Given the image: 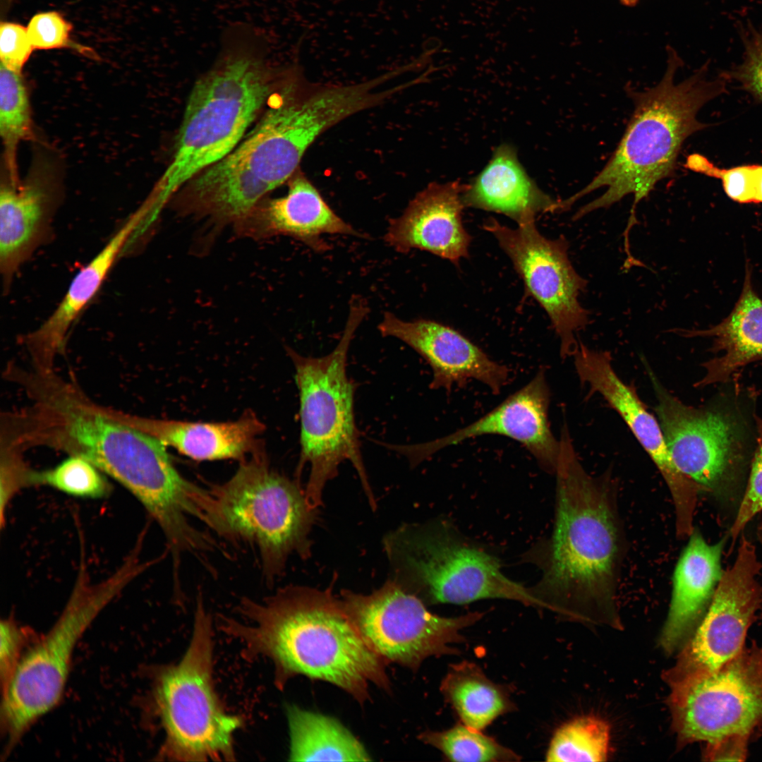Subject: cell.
Segmentation results:
<instances>
[{
    "instance_id": "1",
    "label": "cell",
    "mask_w": 762,
    "mask_h": 762,
    "mask_svg": "<svg viewBox=\"0 0 762 762\" xmlns=\"http://www.w3.org/2000/svg\"><path fill=\"white\" fill-rule=\"evenodd\" d=\"M30 405L5 419L4 436L20 449L47 446L83 457L127 488L150 514L163 513L183 496L187 479L166 446L126 422L122 413L98 406L54 371L18 370Z\"/></svg>"
},
{
    "instance_id": "2",
    "label": "cell",
    "mask_w": 762,
    "mask_h": 762,
    "mask_svg": "<svg viewBox=\"0 0 762 762\" xmlns=\"http://www.w3.org/2000/svg\"><path fill=\"white\" fill-rule=\"evenodd\" d=\"M556 512L550 537L522 557L541 572L528 587L538 607L565 617L615 622L622 541L613 486L584 469L566 423L561 430Z\"/></svg>"
},
{
    "instance_id": "3",
    "label": "cell",
    "mask_w": 762,
    "mask_h": 762,
    "mask_svg": "<svg viewBox=\"0 0 762 762\" xmlns=\"http://www.w3.org/2000/svg\"><path fill=\"white\" fill-rule=\"evenodd\" d=\"M244 624L226 619L228 632L270 658L282 686L298 675L331 683L363 704L368 684L389 691L387 663L368 645L331 588L288 586L258 603L243 598Z\"/></svg>"
},
{
    "instance_id": "4",
    "label": "cell",
    "mask_w": 762,
    "mask_h": 762,
    "mask_svg": "<svg viewBox=\"0 0 762 762\" xmlns=\"http://www.w3.org/2000/svg\"><path fill=\"white\" fill-rule=\"evenodd\" d=\"M667 69L655 86L638 92L627 90L634 110L608 162L587 186L563 200L566 210L592 191L606 188L604 193L576 212L574 219L577 220L632 194L634 204L624 232L625 241H628L629 229L636 222V206L648 196L658 181L673 174L685 140L709 126L697 119L698 111L727 92L728 80L722 75L709 78L708 63L676 84L675 73L682 61L671 47L667 48Z\"/></svg>"
},
{
    "instance_id": "5",
    "label": "cell",
    "mask_w": 762,
    "mask_h": 762,
    "mask_svg": "<svg viewBox=\"0 0 762 762\" xmlns=\"http://www.w3.org/2000/svg\"><path fill=\"white\" fill-rule=\"evenodd\" d=\"M221 45L215 64L188 99L172 159L152 196L157 210L237 146L280 73L267 66L265 37L250 24L227 28Z\"/></svg>"
},
{
    "instance_id": "6",
    "label": "cell",
    "mask_w": 762,
    "mask_h": 762,
    "mask_svg": "<svg viewBox=\"0 0 762 762\" xmlns=\"http://www.w3.org/2000/svg\"><path fill=\"white\" fill-rule=\"evenodd\" d=\"M317 138L313 119L289 95L229 155L188 183L181 210L216 227L234 226L290 179Z\"/></svg>"
},
{
    "instance_id": "7",
    "label": "cell",
    "mask_w": 762,
    "mask_h": 762,
    "mask_svg": "<svg viewBox=\"0 0 762 762\" xmlns=\"http://www.w3.org/2000/svg\"><path fill=\"white\" fill-rule=\"evenodd\" d=\"M368 311L366 301L361 297L351 299L339 341L325 356H303L286 348L295 368L300 403L301 452L297 476L298 480L303 468L309 466L305 492L308 503L315 509L322 504L326 484L337 476L339 466L344 461H350L355 468L369 504L373 509L376 508L356 424V386L346 370L351 342Z\"/></svg>"
},
{
    "instance_id": "8",
    "label": "cell",
    "mask_w": 762,
    "mask_h": 762,
    "mask_svg": "<svg viewBox=\"0 0 762 762\" xmlns=\"http://www.w3.org/2000/svg\"><path fill=\"white\" fill-rule=\"evenodd\" d=\"M242 461L229 480L210 487L207 526L230 543L255 550L262 576L272 584L291 555L310 557L318 509L308 503L300 481L271 468L260 450Z\"/></svg>"
},
{
    "instance_id": "9",
    "label": "cell",
    "mask_w": 762,
    "mask_h": 762,
    "mask_svg": "<svg viewBox=\"0 0 762 762\" xmlns=\"http://www.w3.org/2000/svg\"><path fill=\"white\" fill-rule=\"evenodd\" d=\"M382 543L389 579L425 605L506 599L538 607L528 587L502 572L497 557L445 519L403 524Z\"/></svg>"
},
{
    "instance_id": "10",
    "label": "cell",
    "mask_w": 762,
    "mask_h": 762,
    "mask_svg": "<svg viewBox=\"0 0 762 762\" xmlns=\"http://www.w3.org/2000/svg\"><path fill=\"white\" fill-rule=\"evenodd\" d=\"M211 625L198 598L190 646L159 675L155 689L165 732L163 755L176 761L232 760V737L241 720L226 714L213 689Z\"/></svg>"
},
{
    "instance_id": "11",
    "label": "cell",
    "mask_w": 762,
    "mask_h": 762,
    "mask_svg": "<svg viewBox=\"0 0 762 762\" xmlns=\"http://www.w3.org/2000/svg\"><path fill=\"white\" fill-rule=\"evenodd\" d=\"M135 575L125 564L96 586L78 583L50 630L25 651L2 689L1 723L7 751L60 701L75 647L100 611Z\"/></svg>"
},
{
    "instance_id": "12",
    "label": "cell",
    "mask_w": 762,
    "mask_h": 762,
    "mask_svg": "<svg viewBox=\"0 0 762 762\" xmlns=\"http://www.w3.org/2000/svg\"><path fill=\"white\" fill-rule=\"evenodd\" d=\"M665 677L679 745L751 736L762 725V647L756 643L710 674Z\"/></svg>"
},
{
    "instance_id": "13",
    "label": "cell",
    "mask_w": 762,
    "mask_h": 762,
    "mask_svg": "<svg viewBox=\"0 0 762 762\" xmlns=\"http://www.w3.org/2000/svg\"><path fill=\"white\" fill-rule=\"evenodd\" d=\"M344 608L368 645L387 663L416 671L432 656L456 655L452 644L466 641L461 630L483 616L471 612L445 617L430 612L392 579L370 594L341 592Z\"/></svg>"
},
{
    "instance_id": "14",
    "label": "cell",
    "mask_w": 762,
    "mask_h": 762,
    "mask_svg": "<svg viewBox=\"0 0 762 762\" xmlns=\"http://www.w3.org/2000/svg\"><path fill=\"white\" fill-rule=\"evenodd\" d=\"M511 260L527 293L548 314L560 340V354L573 356L579 343L575 333L588 322V311L579 301L587 281L568 257L569 243L550 239L531 222L510 228L490 218L483 225Z\"/></svg>"
},
{
    "instance_id": "15",
    "label": "cell",
    "mask_w": 762,
    "mask_h": 762,
    "mask_svg": "<svg viewBox=\"0 0 762 762\" xmlns=\"http://www.w3.org/2000/svg\"><path fill=\"white\" fill-rule=\"evenodd\" d=\"M655 407L671 459L679 472L700 490L720 493L735 478L742 460L736 423L716 410L686 405L661 383L644 361Z\"/></svg>"
},
{
    "instance_id": "16",
    "label": "cell",
    "mask_w": 762,
    "mask_h": 762,
    "mask_svg": "<svg viewBox=\"0 0 762 762\" xmlns=\"http://www.w3.org/2000/svg\"><path fill=\"white\" fill-rule=\"evenodd\" d=\"M761 564L755 546L743 536L734 564L724 571L706 614L667 672L706 675L743 649L748 629L762 604L758 581Z\"/></svg>"
},
{
    "instance_id": "17",
    "label": "cell",
    "mask_w": 762,
    "mask_h": 762,
    "mask_svg": "<svg viewBox=\"0 0 762 762\" xmlns=\"http://www.w3.org/2000/svg\"><path fill=\"white\" fill-rule=\"evenodd\" d=\"M550 398L545 374L541 369L526 385L468 425L429 442L388 447L404 455L415 466L438 451L466 440L488 435H500L519 442L540 468L555 474L560 444L548 421Z\"/></svg>"
},
{
    "instance_id": "18",
    "label": "cell",
    "mask_w": 762,
    "mask_h": 762,
    "mask_svg": "<svg viewBox=\"0 0 762 762\" xmlns=\"http://www.w3.org/2000/svg\"><path fill=\"white\" fill-rule=\"evenodd\" d=\"M572 356L581 384L602 396L619 414L660 471L674 502L676 524L691 525L701 490L675 466L658 420L646 409L636 391L617 375L608 352L591 349L580 342Z\"/></svg>"
},
{
    "instance_id": "19",
    "label": "cell",
    "mask_w": 762,
    "mask_h": 762,
    "mask_svg": "<svg viewBox=\"0 0 762 762\" xmlns=\"http://www.w3.org/2000/svg\"><path fill=\"white\" fill-rule=\"evenodd\" d=\"M384 337L403 341L430 366L432 389H450L476 380L496 394L507 382L509 372L457 330L427 319L404 321L385 312L378 325Z\"/></svg>"
},
{
    "instance_id": "20",
    "label": "cell",
    "mask_w": 762,
    "mask_h": 762,
    "mask_svg": "<svg viewBox=\"0 0 762 762\" xmlns=\"http://www.w3.org/2000/svg\"><path fill=\"white\" fill-rule=\"evenodd\" d=\"M464 188L458 181L430 184L390 220L385 242L399 253L420 249L457 265L471 241L462 222Z\"/></svg>"
},
{
    "instance_id": "21",
    "label": "cell",
    "mask_w": 762,
    "mask_h": 762,
    "mask_svg": "<svg viewBox=\"0 0 762 762\" xmlns=\"http://www.w3.org/2000/svg\"><path fill=\"white\" fill-rule=\"evenodd\" d=\"M289 181L285 195L262 200L234 226L238 236L253 239L286 236L317 251L327 248L321 238L325 234L363 236L332 210L298 170Z\"/></svg>"
},
{
    "instance_id": "22",
    "label": "cell",
    "mask_w": 762,
    "mask_h": 762,
    "mask_svg": "<svg viewBox=\"0 0 762 762\" xmlns=\"http://www.w3.org/2000/svg\"><path fill=\"white\" fill-rule=\"evenodd\" d=\"M51 170L40 161L26 179L0 190V270L8 289L16 273L47 238L55 206Z\"/></svg>"
},
{
    "instance_id": "23",
    "label": "cell",
    "mask_w": 762,
    "mask_h": 762,
    "mask_svg": "<svg viewBox=\"0 0 762 762\" xmlns=\"http://www.w3.org/2000/svg\"><path fill=\"white\" fill-rule=\"evenodd\" d=\"M143 208L132 214L100 251L73 277L62 300L51 315L25 344L35 370H54L56 356L64 350L68 333L83 308L97 293L119 254L145 221Z\"/></svg>"
},
{
    "instance_id": "24",
    "label": "cell",
    "mask_w": 762,
    "mask_h": 762,
    "mask_svg": "<svg viewBox=\"0 0 762 762\" xmlns=\"http://www.w3.org/2000/svg\"><path fill=\"white\" fill-rule=\"evenodd\" d=\"M725 538L708 543L694 528L675 569L672 591L660 645L669 653L682 647L706 614L723 575Z\"/></svg>"
},
{
    "instance_id": "25",
    "label": "cell",
    "mask_w": 762,
    "mask_h": 762,
    "mask_svg": "<svg viewBox=\"0 0 762 762\" xmlns=\"http://www.w3.org/2000/svg\"><path fill=\"white\" fill-rule=\"evenodd\" d=\"M465 207L502 214L518 225L536 222L540 213L562 211V200L543 192L520 163L514 147L498 146L462 195Z\"/></svg>"
},
{
    "instance_id": "26",
    "label": "cell",
    "mask_w": 762,
    "mask_h": 762,
    "mask_svg": "<svg viewBox=\"0 0 762 762\" xmlns=\"http://www.w3.org/2000/svg\"><path fill=\"white\" fill-rule=\"evenodd\" d=\"M123 417L130 425L155 437L165 446L197 461L243 460L248 454L260 450L259 436L265 429L253 412L226 423L154 419L126 413Z\"/></svg>"
},
{
    "instance_id": "27",
    "label": "cell",
    "mask_w": 762,
    "mask_h": 762,
    "mask_svg": "<svg viewBox=\"0 0 762 762\" xmlns=\"http://www.w3.org/2000/svg\"><path fill=\"white\" fill-rule=\"evenodd\" d=\"M751 277L746 267L739 298L722 322L706 329L679 332L687 337H711L713 350L720 354L703 364L706 374L698 386L725 382L742 367L762 360V298L754 291Z\"/></svg>"
},
{
    "instance_id": "28",
    "label": "cell",
    "mask_w": 762,
    "mask_h": 762,
    "mask_svg": "<svg viewBox=\"0 0 762 762\" xmlns=\"http://www.w3.org/2000/svg\"><path fill=\"white\" fill-rule=\"evenodd\" d=\"M290 733L289 761H370L361 742L331 716L286 706Z\"/></svg>"
},
{
    "instance_id": "29",
    "label": "cell",
    "mask_w": 762,
    "mask_h": 762,
    "mask_svg": "<svg viewBox=\"0 0 762 762\" xmlns=\"http://www.w3.org/2000/svg\"><path fill=\"white\" fill-rule=\"evenodd\" d=\"M440 689L461 723L478 730L514 709L507 689L491 681L471 662L452 665Z\"/></svg>"
},
{
    "instance_id": "30",
    "label": "cell",
    "mask_w": 762,
    "mask_h": 762,
    "mask_svg": "<svg viewBox=\"0 0 762 762\" xmlns=\"http://www.w3.org/2000/svg\"><path fill=\"white\" fill-rule=\"evenodd\" d=\"M0 134L9 179L19 181L16 152L19 143L33 135L28 90L20 72L0 66Z\"/></svg>"
},
{
    "instance_id": "31",
    "label": "cell",
    "mask_w": 762,
    "mask_h": 762,
    "mask_svg": "<svg viewBox=\"0 0 762 762\" xmlns=\"http://www.w3.org/2000/svg\"><path fill=\"white\" fill-rule=\"evenodd\" d=\"M610 727L593 716L575 718L555 732L546 754L547 761H604L609 750Z\"/></svg>"
},
{
    "instance_id": "32",
    "label": "cell",
    "mask_w": 762,
    "mask_h": 762,
    "mask_svg": "<svg viewBox=\"0 0 762 762\" xmlns=\"http://www.w3.org/2000/svg\"><path fill=\"white\" fill-rule=\"evenodd\" d=\"M450 761L495 762L519 761L520 756L493 738L463 723L443 731H426L418 736Z\"/></svg>"
},
{
    "instance_id": "33",
    "label": "cell",
    "mask_w": 762,
    "mask_h": 762,
    "mask_svg": "<svg viewBox=\"0 0 762 762\" xmlns=\"http://www.w3.org/2000/svg\"><path fill=\"white\" fill-rule=\"evenodd\" d=\"M96 466L75 455L69 456L52 469L31 473V485H47L68 495L83 498H101L107 495L109 484Z\"/></svg>"
},
{
    "instance_id": "34",
    "label": "cell",
    "mask_w": 762,
    "mask_h": 762,
    "mask_svg": "<svg viewBox=\"0 0 762 762\" xmlns=\"http://www.w3.org/2000/svg\"><path fill=\"white\" fill-rule=\"evenodd\" d=\"M688 169L720 179L726 195L739 203H762V165L720 168L699 154L687 159Z\"/></svg>"
},
{
    "instance_id": "35",
    "label": "cell",
    "mask_w": 762,
    "mask_h": 762,
    "mask_svg": "<svg viewBox=\"0 0 762 762\" xmlns=\"http://www.w3.org/2000/svg\"><path fill=\"white\" fill-rule=\"evenodd\" d=\"M739 30L744 47L742 62L722 75L762 102V28L749 23Z\"/></svg>"
},
{
    "instance_id": "36",
    "label": "cell",
    "mask_w": 762,
    "mask_h": 762,
    "mask_svg": "<svg viewBox=\"0 0 762 762\" xmlns=\"http://www.w3.org/2000/svg\"><path fill=\"white\" fill-rule=\"evenodd\" d=\"M757 447L752 461L747 487L737 516L730 528V536L736 540L747 524L762 511V418H756Z\"/></svg>"
},
{
    "instance_id": "37",
    "label": "cell",
    "mask_w": 762,
    "mask_h": 762,
    "mask_svg": "<svg viewBox=\"0 0 762 762\" xmlns=\"http://www.w3.org/2000/svg\"><path fill=\"white\" fill-rule=\"evenodd\" d=\"M72 25L56 11L35 14L27 31L34 49H53L74 47L70 38Z\"/></svg>"
},
{
    "instance_id": "38",
    "label": "cell",
    "mask_w": 762,
    "mask_h": 762,
    "mask_svg": "<svg viewBox=\"0 0 762 762\" xmlns=\"http://www.w3.org/2000/svg\"><path fill=\"white\" fill-rule=\"evenodd\" d=\"M33 49L25 28L14 23L1 22V64L11 70L21 73Z\"/></svg>"
},
{
    "instance_id": "39",
    "label": "cell",
    "mask_w": 762,
    "mask_h": 762,
    "mask_svg": "<svg viewBox=\"0 0 762 762\" xmlns=\"http://www.w3.org/2000/svg\"><path fill=\"white\" fill-rule=\"evenodd\" d=\"M0 677L2 689L13 675L22 655L27 636L13 621L1 622Z\"/></svg>"
},
{
    "instance_id": "40",
    "label": "cell",
    "mask_w": 762,
    "mask_h": 762,
    "mask_svg": "<svg viewBox=\"0 0 762 762\" xmlns=\"http://www.w3.org/2000/svg\"><path fill=\"white\" fill-rule=\"evenodd\" d=\"M749 737L745 734H731L706 743L703 756L705 760L712 761H744L747 756Z\"/></svg>"
},
{
    "instance_id": "41",
    "label": "cell",
    "mask_w": 762,
    "mask_h": 762,
    "mask_svg": "<svg viewBox=\"0 0 762 762\" xmlns=\"http://www.w3.org/2000/svg\"><path fill=\"white\" fill-rule=\"evenodd\" d=\"M619 1L622 5L625 6H628V7L635 6L640 1V0H619Z\"/></svg>"
},
{
    "instance_id": "42",
    "label": "cell",
    "mask_w": 762,
    "mask_h": 762,
    "mask_svg": "<svg viewBox=\"0 0 762 762\" xmlns=\"http://www.w3.org/2000/svg\"><path fill=\"white\" fill-rule=\"evenodd\" d=\"M757 536H758V540H759V542H760V543L761 545V547H762V524L758 526V527L757 528Z\"/></svg>"
}]
</instances>
